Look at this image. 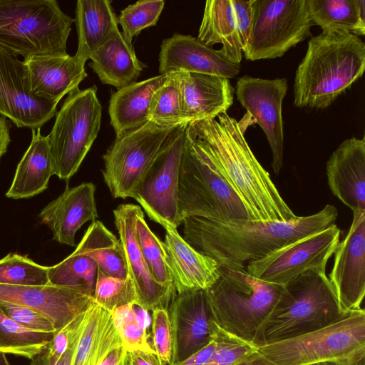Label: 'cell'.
Instances as JSON below:
<instances>
[{"mask_svg": "<svg viewBox=\"0 0 365 365\" xmlns=\"http://www.w3.org/2000/svg\"><path fill=\"white\" fill-rule=\"evenodd\" d=\"M251 121L247 113L238 122L225 112L217 119L189 124L220 175L241 200L250 220H294L298 216L282 198L245 139Z\"/></svg>", "mask_w": 365, "mask_h": 365, "instance_id": "1", "label": "cell"}, {"mask_svg": "<svg viewBox=\"0 0 365 365\" xmlns=\"http://www.w3.org/2000/svg\"><path fill=\"white\" fill-rule=\"evenodd\" d=\"M338 210L327 205L319 212L291 221L232 220L215 221L187 217L184 239L215 259L219 267H243L269 252L335 224Z\"/></svg>", "mask_w": 365, "mask_h": 365, "instance_id": "2", "label": "cell"}, {"mask_svg": "<svg viewBox=\"0 0 365 365\" xmlns=\"http://www.w3.org/2000/svg\"><path fill=\"white\" fill-rule=\"evenodd\" d=\"M365 44L345 31H322L308 41L296 71L294 106L323 110L364 74Z\"/></svg>", "mask_w": 365, "mask_h": 365, "instance_id": "3", "label": "cell"}, {"mask_svg": "<svg viewBox=\"0 0 365 365\" xmlns=\"http://www.w3.org/2000/svg\"><path fill=\"white\" fill-rule=\"evenodd\" d=\"M283 287L252 277L245 267H220L219 278L206 290L213 321L225 332L263 346L265 323Z\"/></svg>", "mask_w": 365, "mask_h": 365, "instance_id": "4", "label": "cell"}, {"mask_svg": "<svg viewBox=\"0 0 365 365\" xmlns=\"http://www.w3.org/2000/svg\"><path fill=\"white\" fill-rule=\"evenodd\" d=\"M178 220H250L241 200L220 175L190 124L186 129L178 194Z\"/></svg>", "mask_w": 365, "mask_h": 365, "instance_id": "5", "label": "cell"}, {"mask_svg": "<svg viewBox=\"0 0 365 365\" xmlns=\"http://www.w3.org/2000/svg\"><path fill=\"white\" fill-rule=\"evenodd\" d=\"M73 23L55 0H0V46L24 59L64 56Z\"/></svg>", "mask_w": 365, "mask_h": 365, "instance_id": "6", "label": "cell"}, {"mask_svg": "<svg viewBox=\"0 0 365 365\" xmlns=\"http://www.w3.org/2000/svg\"><path fill=\"white\" fill-rule=\"evenodd\" d=\"M283 286L264 327V344L322 329L349 314L341 310L326 272L308 271Z\"/></svg>", "mask_w": 365, "mask_h": 365, "instance_id": "7", "label": "cell"}, {"mask_svg": "<svg viewBox=\"0 0 365 365\" xmlns=\"http://www.w3.org/2000/svg\"><path fill=\"white\" fill-rule=\"evenodd\" d=\"M365 311L362 308L322 329L257 346L256 365H310L343 359H364Z\"/></svg>", "mask_w": 365, "mask_h": 365, "instance_id": "8", "label": "cell"}, {"mask_svg": "<svg viewBox=\"0 0 365 365\" xmlns=\"http://www.w3.org/2000/svg\"><path fill=\"white\" fill-rule=\"evenodd\" d=\"M46 136L53 175L68 180L78 170L101 128L102 106L93 86L69 93Z\"/></svg>", "mask_w": 365, "mask_h": 365, "instance_id": "9", "label": "cell"}, {"mask_svg": "<svg viewBox=\"0 0 365 365\" xmlns=\"http://www.w3.org/2000/svg\"><path fill=\"white\" fill-rule=\"evenodd\" d=\"M247 60L282 57L312 35L307 0H252Z\"/></svg>", "mask_w": 365, "mask_h": 365, "instance_id": "10", "label": "cell"}, {"mask_svg": "<svg viewBox=\"0 0 365 365\" xmlns=\"http://www.w3.org/2000/svg\"><path fill=\"white\" fill-rule=\"evenodd\" d=\"M175 127L148 121L115 137L103 155L102 170L114 198L133 197L163 143Z\"/></svg>", "mask_w": 365, "mask_h": 365, "instance_id": "11", "label": "cell"}, {"mask_svg": "<svg viewBox=\"0 0 365 365\" xmlns=\"http://www.w3.org/2000/svg\"><path fill=\"white\" fill-rule=\"evenodd\" d=\"M187 125L181 123L170 131L133 197L145 210L148 217L160 225L165 223L175 227L180 225L178 194Z\"/></svg>", "mask_w": 365, "mask_h": 365, "instance_id": "12", "label": "cell"}, {"mask_svg": "<svg viewBox=\"0 0 365 365\" xmlns=\"http://www.w3.org/2000/svg\"><path fill=\"white\" fill-rule=\"evenodd\" d=\"M336 224L277 249L248 262L247 272L262 281L284 285L308 271L326 272L340 237Z\"/></svg>", "mask_w": 365, "mask_h": 365, "instance_id": "13", "label": "cell"}, {"mask_svg": "<svg viewBox=\"0 0 365 365\" xmlns=\"http://www.w3.org/2000/svg\"><path fill=\"white\" fill-rule=\"evenodd\" d=\"M288 89L284 78L240 77L235 90L237 99L264 131L272 155V168L278 175L283 166L282 102Z\"/></svg>", "mask_w": 365, "mask_h": 365, "instance_id": "14", "label": "cell"}, {"mask_svg": "<svg viewBox=\"0 0 365 365\" xmlns=\"http://www.w3.org/2000/svg\"><path fill=\"white\" fill-rule=\"evenodd\" d=\"M57 105L33 93L24 61L0 46V115L38 130L55 115Z\"/></svg>", "mask_w": 365, "mask_h": 365, "instance_id": "15", "label": "cell"}, {"mask_svg": "<svg viewBox=\"0 0 365 365\" xmlns=\"http://www.w3.org/2000/svg\"><path fill=\"white\" fill-rule=\"evenodd\" d=\"M333 255L328 278L341 310L349 314L362 309L365 294V210L353 212L349 230Z\"/></svg>", "mask_w": 365, "mask_h": 365, "instance_id": "16", "label": "cell"}, {"mask_svg": "<svg viewBox=\"0 0 365 365\" xmlns=\"http://www.w3.org/2000/svg\"><path fill=\"white\" fill-rule=\"evenodd\" d=\"M141 207L120 204L114 210V222L123 252L126 269L138 297V304L148 311L168 307L176 291L158 284L153 277L141 253L136 233V222Z\"/></svg>", "mask_w": 365, "mask_h": 365, "instance_id": "17", "label": "cell"}, {"mask_svg": "<svg viewBox=\"0 0 365 365\" xmlns=\"http://www.w3.org/2000/svg\"><path fill=\"white\" fill-rule=\"evenodd\" d=\"M252 0H208L197 38L212 47L221 43L219 51L229 61L240 64L250 34Z\"/></svg>", "mask_w": 365, "mask_h": 365, "instance_id": "18", "label": "cell"}, {"mask_svg": "<svg viewBox=\"0 0 365 365\" xmlns=\"http://www.w3.org/2000/svg\"><path fill=\"white\" fill-rule=\"evenodd\" d=\"M168 311L173 335L172 365L209 344L215 336L216 324L206 290L176 294Z\"/></svg>", "mask_w": 365, "mask_h": 365, "instance_id": "19", "label": "cell"}, {"mask_svg": "<svg viewBox=\"0 0 365 365\" xmlns=\"http://www.w3.org/2000/svg\"><path fill=\"white\" fill-rule=\"evenodd\" d=\"M94 302L93 297L67 287L0 284V303L31 309L61 329Z\"/></svg>", "mask_w": 365, "mask_h": 365, "instance_id": "20", "label": "cell"}, {"mask_svg": "<svg viewBox=\"0 0 365 365\" xmlns=\"http://www.w3.org/2000/svg\"><path fill=\"white\" fill-rule=\"evenodd\" d=\"M159 63L160 74L189 72L230 79L240 71V64L229 61L219 50L206 46L197 38L180 34L163 41Z\"/></svg>", "mask_w": 365, "mask_h": 365, "instance_id": "21", "label": "cell"}, {"mask_svg": "<svg viewBox=\"0 0 365 365\" xmlns=\"http://www.w3.org/2000/svg\"><path fill=\"white\" fill-rule=\"evenodd\" d=\"M161 226L165 230L163 242L176 292L209 289L220 277L217 262L191 246L177 227L168 223Z\"/></svg>", "mask_w": 365, "mask_h": 365, "instance_id": "22", "label": "cell"}, {"mask_svg": "<svg viewBox=\"0 0 365 365\" xmlns=\"http://www.w3.org/2000/svg\"><path fill=\"white\" fill-rule=\"evenodd\" d=\"M178 73L181 123L215 119L232 105L235 88L229 78L197 73Z\"/></svg>", "mask_w": 365, "mask_h": 365, "instance_id": "23", "label": "cell"}, {"mask_svg": "<svg viewBox=\"0 0 365 365\" xmlns=\"http://www.w3.org/2000/svg\"><path fill=\"white\" fill-rule=\"evenodd\" d=\"M330 190L352 212L365 210V138L344 140L327 162Z\"/></svg>", "mask_w": 365, "mask_h": 365, "instance_id": "24", "label": "cell"}, {"mask_svg": "<svg viewBox=\"0 0 365 365\" xmlns=\"http://www.w3.org/2000/svg\"><path fill=\"white\" fill-rule=\"evenodd\" d=\"M95 191L92 182L71 188L67 186L61 195L42 209L38 215L41 222L50 228L56 241L75 246L77 231L86 222L96 220Z\"/></svg>", "mask_w": 365, "mask_h": 365, "instance_id": "25", "label": "cell"}, {"mask_svg": "<svg viewBox=\"0 0 365 365\" xmlns=\"http://www.w3.org/2000/svg\"><path fill=\"white\" fill-rule=\"evenodd\" d=\"M24 61L33 93L58 103L65 95L79 88L87 77L85 63L75 55L36 56Z\"/></svg>", "mask_w": 365, "mask_h": 365, "instance_id": "26", "label": "cell"}, {"mask_svg": "<svg viewBox=\"0 0 365 365\" xmlns=\"http://www.w3.org/2000/svg\"><path fill=\"white\" fill-rule=\"evenodd\" d=\"M91 60L89 66L101 82L117 90L135 82L145 66L118 28L96 50Z\"/></svg>", "mask_w": 365, "mask_h": 365, "instance_id": "27", "label": "cell"}, {"mask_svg": "<svg viewBox=\"0 0 365 365\" xmlns=\"http://www.w3.org/2000/svg\"><path fill=\"white\" fill-rule=\"evenodd\" d=\"M167 77V74H160L135 81L113 93L109 101L108 113L116 136L149 121L152 97Z\"/></svg>", "mask_w": 365, "mask_h": 365, "instance_id": "28", "label": "cell"}, {"mask_svg": "<svg viewBox=\"0 0 365 365\" xmlns=\"http://www.w3.org/2000/svg\"><path fill=\"white\" fill-rule=\"evenodd\" d=\"M53 175V160L48 138L40 129L32 130V139L17 165L6 196L13 199L29 198L44 191Z\"/></svg>", "mask_w": 365, "mask_h": 365, "instance_id": "29", "label": "cell"}, {"mask_svg": "<svg viewBox=\"0 0 365 365\" xmlns=\"http://www.w3.org/2000/svg\"><path fill=\"white\" fill-rule=\"evenodd\" d=\"M75 24L78 48L75 56L85 63L118 28V17L108 0H78Z\"/></svg>", "mask_w": 365, "mask_h": 365, "instance_id": "30", "label": "cell"}, {"mask_svg": "<svg viewBox=\"0 0 365 365\" xmlns=\"http://www.w3.org/2000/svg\"><path fill=\"white\" fill-rule=\"evenodd\" d=\"M120 345L110 312L94 301L88 309L71 365H101L108 353Z\"/></svg>", "mask_w": 365, "mask_h": 365, "instance_id": "31", "label": "cell"}, {"mask_svg": "<svg viewBox=\"0 0 365 365\" xmlns=\"http://www.w3.org/2000/svg\"><path fill=\"white\" fill-rule=\"evenodd\" d=\"M75 250L91 258L110 277L128 276L119 239L99 220L90 225Z\"/></svg>", "mask_w": 365, "mask_h": 365, "instance_id": "32", "label": "cell"}, {"mask_svg": "<svg viewBox=\"0 0 365 365\" xmlns=\"http://www.w3.org/2000/svg\"><path fill=\"white\" fill-rule=\"evenodd\" d=\"M307 3L311 21L322 31L365 34L364 0H307Z\"/></svg>", "mask_w": 365, "mask_h": 365, "instance_id": "33", "label": "cell"}, {"mask_svg": "<svg viewBox=\"0 0 365 365\" xmlns=\"http://www.w3.org/2000/svg\"><path fill=\"white\" fill-rule=\"evenodd\" d=\"M98 266L89 257L74 250L63 261L48 267L51 285L67 287L93 297Z\"/></svg>", "mask_w": 365, "mask_h": 365, "instance_id": "34", "label": "cell"}, {"mask_svg": "<svg viewBox=\"0 0 365 365\" xmlns=\"http://www.w3.org/2000/svg\"><path fill=\"white\" fill-rule=\"evenodd\" d=\"M54 333L29 329L0 309V351L32 359L46 349Z\"/></svg>", "mask_w": 365, "mask_h": 365, "instance_id": "35", "label": "cell"}, {"mask_svg": "<svg viewBox=\"0 0 365 365\" xmlns=\"http://www.w3.org/2000/svg\"><path fill=\"white\" fill-rule=\"evenodd\" d=\"M136 233L141 253L153 279L158 284L175 290L163 242L150 229L143 212L138 217Z\"/></svg>", "mask_w": 365, "mask_h": 365, "instance_id": "36", "label": "cell"}, {"mask_svg": "<svg viewBox=\"0 0 365 365\" xmlns=\"http://www.w3.org/2000/svg\"><path fill=\"white\" fill-rule=\"evenodd\" d=\"M165 83L154 93L149 121L161 126L181 124V97L178 72L168 73Z\"/></svg>", "mask_w": 365, "mask_h": 365, "instance_id": "37", "label": "cell"}, {"mask_svg": "<svg viewBox=\"0 0 365 365\" xmlns=\"http://www.w3.org/2000/svg\"><path fill=\"white\" fill-rule=\"evenodd\" d=\"M0 284L48 285V267L40 265L27 256L9 253L0 259Z\"/></svg>", "mask_w": 365, "mask_h": 365, "instance_id": "38", "label": "cell"}, {"mask_svg": "<svg viewBox=\"0 0 365 365\" xmlns=\"http://www.w3.org/2000/svg\"><path fill=\"white\" fill-rule=\"evenodd\" d=\"M93 299L110 312L119 307L138 303L136 290L129 276L126 278L110 277L98 268Z\"/></svg>", "mask_w": 365, "mask_h": 365, "instance_id": "39", "label": "cell"}, {"mask_svg": "<svg viewBox=\"0 0 365 365\" xmlns=\"http://www.w3.org/2000/svg\"><path fill=\"white\" fill-rule=\"evenodd\" d=\"M164 4L163 0L139 1L120 11L118 17V24L128 41L132 43L133 38L142 30L156 25Z\"/></svg>", "mask_w": 365, "mask_h": 365, "instance_id": "40", "label": "cell"}, {"mask_svg": "<svg viewBox=\"0 0 365 365\" xmlns=\"http://www.w3.org/2000/svg\"><path fill=\"white\" fill-rule=\"evenodd\" d=\"M216 348L203 365H235L255 353L257 346L230 334L216 325Z\"/></svg>", "mask_w": 365, "mask_h": 365, "instance_id": "41", "label": "cell"}, {"mask_svg": "<svg viewBox=\"0 0 365 365\" xmlns=\"http://www.w3.org/2000/svg\"><path fill=\"white\" fill-rule=\"evenodd\" d=\"M152 312L153 348L164 364L171 365L173 335L168 309L158 308Z\"/></svg>", "mask_w": 365, "mask_h": 365, "instance_id": "42", "label": "cell"}, {"mask_svg": "<svg viewBox=\"0 0 365 365\" xmlns=\"http://www.w3.org/2000/svg\"><path fill=\"white\" fill-rule=\"evenodd\" d=\"M0 309L9 318L29 329L46 333L56 331L47 318L31 309L6 303H0Z\"/></svg>", "mask_w": 365, "mask_h": 365, "instance_id": "43", "label": "cell"}, {"mask_svg": "<svg viewBox=\"0 0 365 365\" xmlns=\"http://www.w3.org/2000/svg\"><path fill=\"white\" fill-rule=\"evenodd\" d=\"M88 309L56 331L46 349L50 355L59 359L81 335L86 319Z\"/></svg>", "mask_w": 365, "mask_h": 365, "instance_id": "44", "label": "cell"}, {"mask_svg": "<svg viewBox=\"0 0 365 365\" xmlns=\"http://www.w3.org/2000/svg\"><path fill=\"white\" fill-rule=\"evenodd\" d=\"M116 329L120 335L123 347L129 352H155L149 341L148 332L137 323L135 318Z\"/></svg>", "mask_w": 365, "mask_h": 365, "instance_id": "45", "label": "cell"}, {"mask_svg": "<svg viewBox=\"0 0 365 365\" xmlns=\"http://www.w3.org/2000/svg\"><path fill=\"white\" fill-rule=\"evenodd\" d=\"M80 336L59 359L53 357L49 354L47 349H45L31 359L30 365H71Z\"/></svg>", "mask_w": 365, "mask_h": 365, "instance_id": "46", "label": "cell"}, {"mask_svg": "<svg viewBox=\"0 0 365 365\" xmlns=\"http://www.w3.org/2000/svg\"><path fill=\"white\" fill-rule=\"evenodd\" d=\"M215 348L216 340L214 336L213 339L205 346L190 355L185 359L174 363L172 365H203L211 357Z\"/></svg>", "mask_w": 365, "mask_h": 365, "instance_id": "47", "label": "cell"}, {"mask_svg": "<svg viewBox=\"0 0 365 365\" xmlns=\"http://www.w3.org/2000/svg\"><path fill=\"white\" fill-rule=\"evenodd\" d=\"M130 355L135 365H165L155 352L133 351Z\"/></svg>", "mask_w": 365, "mask_h": 365, "instance_id": "48", "label": "cell"}, {"mask_svg": "<svg viewBox=\"0 0 365 365\" xmlns=\"http://www.w3.org/2000/svg\"><path fill=\"white\" fill-rule=\"evenodd\" d=\"M125 353L123 345L115 346L108 353L101 365H125Z\"/></svg>", "mask_w": 365, "mask_h": 365, "instance_id": "49", "label": "cell"}, {"mask_svg": "<svg viewBox=\"0 0 365 365\" xmlns=\"http://www.w3.org/2000/svg\"><path fill=\"white\" fill-rule=\"evenodd\" d=\"M135 318L137 323L146 331L152 325V319L149 314V311L144 309L138 303L133 304Z\"/></svg>", "mask_w": 365, "mask_h": 365, "instance_id": "50", "label": "cell"}, {"mask_svg": "<svg viewBox=\"0 0 365 365\" xmlns=\"http://www.w3.org/2000/svg\"><path fill=\"white\" fill-rule=\"evenodd\" d=\"M10 140L8 122L0 115V159L6 153Z\"/></svg>", "mask_w": 365, "mask_h": 365, "instance_id": "51", "label": "cell"}, {"mask_svg": "<svg viewBox=\"0 0 365 365\" xmlns=\"http://www.w3.org/2000/svg\"><path fill=\"white\" fill-rule=\"evenodd\" d=\"M310 365H364V359H343L339 360L327 361L312 364Z\"/></svg>", "mask_w": 365, "mask_h": 365, "instance_id": "52", "label": "cell"}, {"mask_svg": "<svg viewBox=\"0 0 365 365\" xmlns=\"http://www.w3.org/2000/svg\"><path fill=\"white\" fill-rule=\"evenodd\" d=\"M125 365H135L130 355V352L126 350L125 356Z\"/></svg>", "mask_w": 365, "mask_h": 365, "instance_id": "53", "label": "cell"}, {"mask_svg": "<svg viewBox=\"0 0 365 365\" xmlns=\"http://www.w3.org/2000/svg\"><path fill=\"white\" fill-rule=\"evenodd\" d=\"M0 365H10L6 354L0 351Z\"/></svg>", "mask_w": 365, "mask_h": 365, "instance_id": "54", "label": "cell"}, {"mask_svg": "<svg viewBox=\"0 0 365 365\" xmlns=\"http://www.w3.org/2000/svg\"><path fill=\"white\" fill-rule=\"evenodd\" d=\"M235 365H255L251 360L250 359V356L246 358L245 359L241 361Z\"/></svg>", "mask_w": 365, "mask_h": 365, "instance_id": "55", "label": "cell"}]
</instances>
